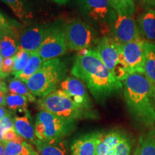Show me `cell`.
Here are the masks:
<instances>
[{
    "mask_svg": "<svg viewBox=\"0 0 155 155\" xmlns=\"http://www.w3.org/2000/svg\"><path fill=\"white\" fill-rule=\"evenodd\" d=\"M13 66H14V56L13 57L3 58L1 68V72L2 73L4 78L8 76L10 73H12Z\"/></svg>",
    "mask_w": 155,
    "mask_h": 155,
    "instance_id": "4dcf8cb0",
    "label": "cell"
},
{
    "mask_svg": "<svg viewBox=\"0 0 155 155\" xmlns=\"http://www.w3.org/2000/svg\"><path fill=\"white\" fill-rule=\"evenodd\" d=\"M10 25L7 19L4 17V15L0 12V32L5 30Z\"/></svg>",
    "mask_w": 155,
    "mask_h": 155,
    "instance_id": "d6a6232c",
    "label": "cell"
},
{
    "mask_svg": "<svg viewBox=\"0 0 155 155\" xmlns=\"http://www.w3.org/2000/svg\"><path fill=\"white\" fill-rule=\"evenodd\" d=\"M96 50L114 76L124 82L129 73L122 55L121 46L111 37L104 36L98 42Z\"/></svg>",
    "mask_w": 155,
    "mask_h": 155,
    "instance_id": "8992f818",
    "label": "cell"
},
{
    "mask_svg": "<svg viewBox=\"0 0 155 155\" xmlns=\"http://www.w3.org/2000/svg\"><path fill=\"white\" fill-rule=\"evenodd\" d=\"M134 155H155V134L150 132L141 137Z\"/></svg>",
    "mask_w": 155,
    "mask_h": 155,
    "instance_id": "cb8c5ba5",
    "label": "cell"
},
{
    "mask_svg": "<svg viewBox=\"0 0 155 155\" xmlns=\"http://www.w3.org/2000/svg\"><path fill=\"white\" fill-rule=\"evenodd\" d=\"M121 46V49L129 75L144 73V40H137Z\"/></svg>",
    "mask_w": 155,
    "mask_h": 155,
    "instance_id": "8fae6325",
    "label": "cell"
},
{
    "mask_svg": "<svg viewBox=\"0 0 155 155\" xmlns=\"http://www.w3.org/2000/svg\"><path fill=\"white\" fill-rule=\"evenodd\" d=\"M59 89L65 93L68 96L77 104L88 111H95L90 96L87 92L83 81L74 76H68L62 81Z\"/></svg>",
    "mask_w": 155,
    "mask_h": 155,
    "instance_id": "7c38bea8",
    "label": "cell"
},
{
    "mask_svg": "<svg viewBox=\"0 0 155 155\" xmlns=\"http://www.w3.org/2000/svg\"><path fill=\"white\" fill-rule=\"evenodd\" d=\"M33 155H40V154H38V152H37V151H36V152L34 153V154H33Z\"/></svg>",
    "mask_w": 155,
    "mask_h": 155,
    "instance_id": "60d3db41",
    "label": "cell"
},
{
    "mask_svg": "<svg viewBox=\"0 0 155 155\" xmlns=\"http://www.w3.org/2000/svg\"><path fill=\"white\" fill-rule=\"evenodd\" d=\"M53 1L58 4V5H65V4L68 2L70 0H53Z\"/></svg>",
    "mask_w": 155,
    "mask_h": 155,
    "instance_id": "f35d334b",
    "label": "cell"
},
{
    "mask_svg": "<svg viewBox=\"0 0 155 155\" xmlns=\"http://www.w3.org/2000/svg\"><path fill=\"white\" fill-rule=\"evenodd\" d=\"M117 15L132 16L135 11L134 0H108Z\"/></svg>",
    "mask_w": 155,
    "mask_h": 155,
    "instance_id": "4316f807",
    "label": "cell"
},
{
    "mask_svg": "<svg viewBox=\"0 0 155 155\" xmlns=\"http://www.w3.org/2000/svg\"><path fill=\"white\" fill-rule=\"evenodd\" d=\"M49 26L40 24L27 27L21 32L19 47L30 53L38 51L47 36Z\"/></svg>",
    "mask_w": 155,
    "mask_h": 155,
    "instance_id": "4fadbf2b",
    "label": "cell"
},
{
    "mask_svg": "<svg viewBox=\"0 0 155 155\" xmlns=\"http://www.w3.org/2000/svg\"><path fill=\"white\" fill-rule=\"evenodd\" d=\"M154 99H155V87L154 88Z\"/></svg>",
    "mask_w": 155,
    "mask_h": 155,
    "instance_id": "b9f144b4",
    "label": "cell"
},
{
    "mask_svg": "<svg viewBox=\"0 0 155 155\" xmlns=\"http://www.w3.org/2000/svg\"><path fill=\"white\" fill-rule=\"evenodd\" d=\"M0 155H5V149L4 142L0 141Z\"/></svg>",
    "mask_w": 155,
    "mask_h": 155,
    "instance_id": "74e56055",
    "label": "cell"
},
{
    "mask_svg": "<svg viewBox=\"0 0 155 155\" xmlns=\"http://www.w3.org/2000/svg\"><path fill=\"white\" fill-rule=\"evenodd\" d=\"M35 131L37 139L43 141L65 139L75 129V122L61 119L44 110L37 114Z\"/></svg>",
    "mask_w": 155,
    "mask_h": 155,
    "instance_id": "5b68a950",
    "label": "cell"
},
{
    "mask_svg": "<svg viewBox=\"0 0 155 155\" xmlns=\"http://www.w3.org/2000/svg\"><path fill=\"white\" fill-rule=\"evenodd\" d=\"M111 38L119 45L140 40V31L132 16L117 15L110 28Z\"/></svg>",
    "mask_w": 155,
    "mask_h": 155,
    "instance_id": "30bf717a",
    "label": "cell"
},
{
    "mask_svg": "<svg viewBox=\"0 0 155 155\" xmlns=\"http://www.w3.org/2000/svg\"><path fill=\"white\" fill-rule=\"evenodd\" d=\"M141 5L143 7L148 9H152L155 7V0H139Z\"/></svg>",
    "mask_w": 155,
    "mask_h": 155,
    "instance_id": "836d02e7",
    "label": "cell"
},
{
    "mask_svg": "<svg viewBox=\"0 0 155 155\" xmlns=\"http://www.w3.org/2000/svg\"><path fill=\"white\" fill-rule=\"evenodd\" d=\"M71 74L85 82L91 94L100 104L123 88V83L114 76L96 50L90 49L85 55H77Z\"/></svg>",
    "mask_w": 155,
    "mask_h": 155,
    "instance_id": "6da1fadb",
    "label": "cell"
},
{
    "mask_svg": "<svg viewBox=\"0 0 155 155\" xmlns=\"http://www.w3.org/2000/svg\"><path fill=\"white\" fill-rule=\"evenodd\" d=\"M14 128V121L10 115L6 116L0 121V141L3 142V137L5 133L9 129Z\"/></svg>",
    "mask_w": 155,
    "mask_h": 155,
    "instance_id": "f546056e",
    "label": "cell"
},
{
    "mask_svg": "<svg viewBox=\"0 0 155 155\" xmlns=\"http://www.w3.org/2000/svg\"><path fill=\"white\" fill-rule=\"evenodd\" d=\"M64 27L58 23L50 25L45 39L38 53L44 62L59 58L66 53Z\"/></svg>",
    "mask_w": 155,
    "mask_h": 155,
    "instance_id": "ba28073f",
    "label": "cell"
},
{
    "mask_svg": "<svg viewBox=\"0 0 155 155\" xmlns=\"http://www.w3.org/2000/svg\"><path fill=\"white\" fill-rule=\"evenodd\" d=\"M144 73L153 88L155 87V45L144 40Z\"/></svg>",
    "mask_w": 155,
    "mask_h": 155,
    "instance_id": "ffe728a7",
    "label": "cell"
},
{
    "mask_svg": "<svg viewBox=\"0 0 155 155\" xmlns=\"http://www.w3.org/2000/svg\"><path fill=\"white\" fill-rule=\"evenodd\" d=\"M6 96L7 94L0 93V106L6 107Z\"/></svg>",
    "mask_w": 155,
    "mask_h": 155,
    "instance_id": "8d00e7d4",
    "label": "cell"
},
{
    "mask_svg": "<svg viewBox=\"0 0 155 155\" xmlns=\"http://www.w3.org/2000/svg\"><path fill=\"white\" fill-rule=\"evenodd\" d=\"M20 35L17 27L11 25L0 32V54L3 58L13 57L17 53Z\"/></svg>",
    "mask_w": 155,
    "mask_h": 155,
    "instance_id": "9a60e30c",
    "label": "cell"
},
{
    "mask_svg": "<svg viewBox=\"0 0 155 155\" xmlns=\"http://www.w3.org/2000/svg\"><path fill=\"white\" fill-rule=\"evenodd\" d=\"M139 29L147 41L155 43V9H148L138 19Z\"/></svg>",
    "mask_w": 155,
    "mask_h": 155,
    "instance_id": "ac0fdd59",
    "label": "cell"
},
{
    "mask_svg": "<svg viewBox=\"0 0 155 155\" xmlns=\"http://www.w3.org/2000/svg\"><path fill=\"white\" fill-rule=\"evenodd\" d=\"M2 61H3V58L1 54H0V78H4L2 73L1 72V68H2Z\"/></svg>",
    "mask_w": 155,
    "mask_h": 155,
    "instance_id": "ab89813d",
    "label": "cell"
},
{
    "mask_svg": "<svg viewBox=\"0 0 155 155\" xmlns=\"http://www.w3.org/2000/svg\"><path fill=\"white\" fill-rule=\"evenodd\" d=\"M42 63H43V61H42L41 58L39 55L38 51L33 52L31 53L30 61L25 69L19 74L15 75V77L26 83L40 69Z\"/></svg>",
    "mask_w": 155,
    "mask_h": 155,
    "instance_id": "7402d4cb",
    "label": "cell"
},
{
    "mask_svg": "<svg viewBox=\"0 0 155 155\" xmlns=\"http://www.w3.org/2000/svg\"><path fill=\"white\" fill-rule=\"evenodd\" d=\"M131 142L127 137L106 155H130Z\"/></svg>",
    "mask_w": 155,
    "mask_h": 155,
    "instance_id": "f1b7e54d",
    "label": "cell"
},
{
    "mask_svg": "<svg viewBox=\"0 0 155 155\" xmlns=\"http://www.w3.org/2000/svg\"><path fill=\"white\" fill-rule=\"evenodd\" d=\"M8 92V88L5 81L2 80V78H0V93H5L7 94Z\"/></svg>",
    "mask_w": 155,
    "mask_h": 155,
    "instance_id": "d590c367",
    "label": "cell"
},
{
    "mask_svg": "<svg viewBox=\"0 0 155 155\" xmlns=\"http://www.w3.org/2000/svg\"><path fill=\"white\" fill-rule=\"evenodd\" d=\"M65 42L70 50H78L88 49L95 40L93 29L86 22L73 20L64 27Z\"/></svg>",
    "mask_w": 155,
    "mask_h": 155,
    "instance_id": "52a82bcc",
    "label": "cell"
},
{
    "mask_svg": "<svg viewBox=\"0 0 155 155\" xmlns=\"http://www.w3.org/2000/svg\"><path fill=\"white\" fill-rule=\"evenodd\" d=\"M32 145L40 155H68L67 142L65 139L43 141L37 139Z\"/></svg>",
    "mask_w": 155,
    "mask_h": 155,
    "instance_id": "e0dca14e",
    "label": "cell"
},
{
    "mask_svg": "<svg viewBox=\"0 0 155 155\" xmlns=\"http://www.w3.org/2000/svg\"><path fill=\"white\" fill-rule=\"evenodd\" d=\"M12 9L14 15L22 22H26L32 17L30 11L27 7L25 0H2Z\"/></svg>",
    "mask_w": 155,
    "mask_h": 155,
    "instance_id": "d4e9b609",
    "label": "cell"
},
{
    "mask_svg": "<svg viewBox=\"0 0 155 155\" xmlns=\"http://www.w3.org/2000/svg\"><path fill=\"white\" fill-rule=\"evenodd\" d=\"M83 10L86 16L102 29L110 30L117 14L108 0H81Z\"/></svg>",
    "mask_w": 155,
    "mask_h": 155,
    "instance_id": "9c48e42d",
    "label": "cell"
},
{
    "mask_svg": "<svg viewBox=\"0 0 155 155\" xmlns=\"http://www.w3.org/2000/svg\"><path fill=\"white\" fill-rule=\"evenodd\" d=\"M103 135L101 132H92L75 139L70 148L71 155H96L97 147Z\"/></svg>",
    "mask_w": 155,
    "mask_h": 155,
    "instance_id": "5bb4252c",
    "label": "cell"
},
{
    "mask_svg": "<svg viewBox=\"0 0 155 155\" xmlns=\"http://www.w3.org/2000/svg\"><path fill=\"white\" fill-rule=\"evenodd\" d=\"M5 155H33L35 149L28 141H7L4 142Z\"/></svg>",
    "mask_w": 155,
    "mask_h": 155,
    "instance_id": "44dd1931",
    "label": "cell"
},
{
    "mask_svg": "<svg viewBox=\"0 0 155 155\" xmlns=\"http://www.w3.org/2000/svg\"><path fill=\"white\" fill-rule=\"evenodd\" d=\"M28 102L30 101L28 98L21 95L8 93L6 96V107L15 113L22 114L28 111Z\"/></svg>",
    "mask_w": 155,
    "mask_h": 155,
    "instance_id": "603a6c76",
    "label": "cell"
},
{
    "mask_svg": "<svg viewBox=\"0 0 155 155\" xmlns=\"http://www.w3.org/2000/svg\"><path fill=\"white\" fill-rule=\"evenodd\" d=\"M40 110H44L68 121L96 118V112L88 111L77 104L61 89L58 88L38 101Z\"/></svg>",
    "mask_w": 155,
    "mask_h": 155,
    "instance_id": "277c9868",
    "label": "cell"
},
{
    "mask_svg": "<svg viewBox=\"0 0 155 155\" xmlns=\"http://www.w3.org/2000/svg\"><path fill=\"white\" fill-rule=\"evenodd\" d=\"M126 104L133 118L145 126L155 124L154 88L144 74L132 73L123 82Z\"/></svg>",
    "mask_w": 155,
    "mask_h": 155,
    "instance_id": "7a4b0ae2",
    "label": "cell"
},
{
    "mask_svg": "<svg viewBox=\"0 0 155 155\" xmlns=\"http://www.w3.org/2000/svg\"><path fill=\"white\" fill-rule=\"evenodd\" d=\"M10 115V112L5 106H0V121L2 120L6 116Z\"/></svg>",
    "mask_w": 155,
    "mask_h": 155,
    "instance_id": "e575fe53",
    "label": "cell"
},
{
    "mask_svg": "<svg viewBox=\"0 0 155 155\" xmlns=\"http://www.w3.org/2000/svg\"><path fill=\"white\" fill-rule=\"evenodd\" d=\"M14 128L17 133L25 141L30 144L37 139L35 126L32 124V119L29 111H27L22 115L15 116L13 118Z\"/></svg>",
    "mask_w": 155,
    "mask_h": 155,
    "instance_id": "2e32d148",
    "label": "cell"
},
{
    "mask_svg": "<svg viewBox=\"0 0 155 155\" xmlns=\"http://www.w3.org/2000/svg\"><path fill=\"white\" fill-rule=\"evenodd\" d=\"M7 88H8L9 93L25 96L31 103L35 102L36 101V97L30 91L26 83L19 80L17 78L11 79L9 81Z\"/></svg>",
    "mask_w": 155,
    "mask_h": 155,
    "instance_id": "484cf974",
    "label": "cell"
},
{
    "mask_svg": "<svg viewBox=\"0 0 155 155\" xmlns=\"http://www.w3.org/2000/svg\"><path fill=\"white\" fill-rule=\"evenodd\" d=\"M65 63L59 58L44 62L35 74L26 82L30 91L40 98L57 90L67 73Z\"/></svg>",
    "mask_w": 155,
    "mask_h": 155,
    "instance_id": "3957f363",
    "label": "cell"
},
{
    "mask_svg": "<svg viewBox=\"0 0 155 155\" xmlns=\"http://www.w3.org/2000/svg\"><path fill=\"white\" fill-rule=\"evenodd\" d=\"M21 141V142H22V141H24L25 140L17 133L15 128H12V129H9V130L6 131L3 137V142H7V141Z\"/></svg>",
    "mask_w": 155,
    "mask_h": 155,
    "instance_id": "1f68e13d",
    "label": "cell"
},
{
    "mask_svg": "<svg viewBox=\"0 0 155 155\" xmlns=\"http://www.w3.org/2000/svg\"><path fill=\"white\" fill-rule=\"evenodd\" d=\"M127 136L121 130H114L104 134L97 147L96 155H106Z\"/></svg>",
    "mask_w": 155,
    "mask_h": 155,
    "instance_id": "d6986e66",
    "label": "cell"
},
{
    "mask_svg": "<svg viewBox=\"0 0 155 155\" xmlns=\"http://www.w3.org/2000/svg\"><path fill=\"white\" fill-rule=\"evenodd\" d=\"M31 53H32L26 51L19 46L18 50L14 56V66H13L12 74L15 76L22 72L28 65L30 61Z\"/></svg>",
    "mask_w": 155,
    "mask_h": 155,
    "instance_id": "83f0119b",
    "label": "cell"
}]
</instances>
